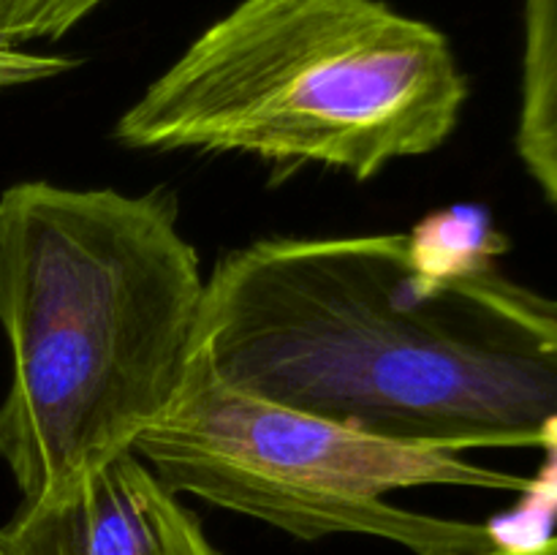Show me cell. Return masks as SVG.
Returning a JSON list of instances; mask_svg holds the SVG:
<instances>
[{"instance_id": "3957f363", "label": "cell", "mask_w": 557, "mask_h": 555, "mask_svg": "<svg viewBox=\"0 0 557 555\" xmlns=\"http://www.w3.org/2000/svg\"><path fill=\"white\" fill-rule=\"evenodd\" d=\"M468 92L449 38L384 0H239L112 136L128 150L243 152L370 180L438 150Z\"/></svg>"}, {"instance_id": "52a82bcc", "label": "cell", "mask_w": 557, "mask_h": 555, "mask_svg": "<svg viewBox=\"0 0 557 555\" xmlns=\"http://www.w3.org/2000/svg\"><path fill=\"white\" fill-rule=\"evenodd\" d=\"M107 0H0V44L54 41Z\"/></svg>"}, {"instance_id": "ba28073f", "label": "cell", "mask_w": 557, "mask_h": 555, "mask_svg": "<svg viewBox=\"0 0 557 555\" xmlns=\"http://www.w3.org/2000/svg\"><path fill=\"white\" fill-rule=\"evenodd\" d=\"M71 69H76V60L65 58V54H38L0 44V92L54 79Z\"/></svg>"}, {"instance_id": "7a4b0ae2", "label": "cell", "mask_w": 557, "mask_h": 555, "mask_svg": "<svg viewBox=\"0 0 557 555\" xmlns=\"http://www.w3.org/2000/svg\"><path fill=\"white\" fill-rule=\"evenodd\" d=\"M205 286L172 190L0 194V460L22 498L134 449L177 395Z\"/></svg>"}, {"instance_id": "9c48e42d", "label": "cell", "mask_w": 557, "mask_h": 555, "mask_svg": "<svg viewBox=\"0 0 557 555\" xmlns=\"http://www.w3.org/2000/svg\"><path fill=\"white\" fill-rule=\"evenodd\" d=\"M471 555H557V533L542 539V542L533 544H495L493 550H484V553H471Z\"/></svg>"}, {"instance_id": "277c9868", "label": "cell", "mask_w": 557, "mask_h": 555, "mask_svg": "<svg viewBox=\"0 0 557 555\" xmlns=\"http://www.w3.org/2000/svg\"><path fill=\"white\" fill-rule=\"evenodd\" d=\"M136 455L174 490L313 542L364 533L413 555H471L504 539L487 526L422 515L386 501L406 488L528 490L531 482L462 455L411 449L226 384L190 343L166 411Z\"/></svg>"}, {"instance_id": "8992f818", "label": "cell", "mask_w": 557, "mask_h": 555, "mask_svg": "<svg viewBox=\"0 0 557 555\" xmlns=\"http://www.w3.org/2000/svg\"><path fill=\"white\" fill-rule=\"evenodd\" d=\"M517 156L557 210V0L522 3Z\"/></svg>"}, {"instance_id": "6da1fadb", "label": "cell", "mask_w": 557, "mask_h": 555, "mask_svg": "<svg viewBox=\"0 0 557 555\" xmlns=\"http://www.w3.org/2000/svg\"><path fill=\"white\" fill-rule=\"evenodd\" d=\"M194 343L226 384L397 446H557L555 299L413 234L228 250Z\"/></svg>"}, {"instance_id": "5b68a950", "label": "cell", "mask_w": 557, "mask_h": 555, "mask_svg": "<svg viewBox=\"0 0 557 555\" xmlns=\"http://www.w3.org/2000/svg\"><path fill=\"white\" fill-rule=\"evenodd\" d=\"M0 555H221L199 517L134 449L38 498L0 528Z\"/></svg>"}]
</instances>
